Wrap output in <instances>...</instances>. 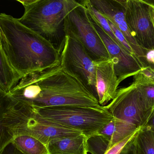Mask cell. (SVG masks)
Segmentation results:
<instances>
[{
    "instance_id": "cell-1",
    "label": "cell",
    "mask_w": 154,
    "mask_h": 154,
    "mask_svg": "<svg viewBox=\"0 0 154 154\" xmlns=\"http://www.w3.org/2000/svg\"><path fill=\"white\" fill-rule=\"evenodd\" d=\"M8 94L16 100L38 108L67 105L103 107L60 65L25 76Z\"/></svg>"
},
{
    "instance_id": "cell-2",
    "label": "cell",
    "mask_w": 154,
    "mask_h": 154,
    "mask_svg": "<svg viewBox=\"0 0 154 154\" xmlns=\"http://www.w3.org/2000/svg\"><path fill=\"white\" fill-rule=\"evenodd\" d=\"M0 30L7 60L22 77L60 64V52L18 19L0 13Z\"/></svg>"
},
{
    "instance_id": "cell-3",
    "label": "cell",
    "mask_w": 154,
    "mask_h": 154,
    "mask_svg": "<svg viewBox=\"0 0 154 154\" xmlns=\"http://www.w3.org/2000/svg\"><path fill=\"white\" fill-rule=\"evenodd\" d=\"M24 11L19 21L41 35L61 52L65 42L67 15L80 5L75 0H17Z\"/></svg>"
},
{
    "instance_id": "cell-4",
    "label": "cell",
    "mask_w": 154,
    "mask_h": 154,
    "mask_svg": "<svg viewBox=\"0 0 154 154\" xmlns=\"http://www.w3.org/2000/svg\"><path fill=\"white\" fill-rule=\"evenodd\" d=\"M10 97V103L5 119V127L12 132L14 137L18 135L30 136L47 146L54 139L74 137L81 134L78 131L45 119L30 105Z\"/></svg>"
},
{
    "instance_id": "cell-5",
    "label": "cell",
    "mask_w": 154,
    "mask_h": 154,
    "mask_svg": "<svg viewBox=\"0 0 154 154\" xmlns=\"http://www.w3.org/2000/svg\"><path fill=\"white\" fill-rule=\"evenodd\" d=\"M32 107L45 119L78 131L88 138L97 134L114 118L105 106L102 108L70 105Z\"/></svg>"
},
{
    "instance_id": "cell-6",
    "label": "cell",
    "mask_w": 154,
    "mask_h": 154,
    "mask_svg": "<svg viewBox=\"0 0 154 154\" xmlns=\"http://www.w3.org/2000/svg\"><path fill=\"white\" fill-rule=\"evenodd\" d=\"M64 29L65 35L69 34L76 38L93 62L110 59L106 48L83 5L81 4L67 15Z\"/></svg>"
},
{
    "instance_id": "cell-7",
    "label": "cell",
    "mask_w": 154,
    "mask_h": 154,
    "mask_svg": "<svg viewBox=\"0 0 154 154\" xmlns=\"http://www.w3.org/2000/svg\"><path fill=\"white\" fill-rule=\"evenodd\" d=\"M60 65L98 100L95 65L80 42L69 34L65 36Z\"/></svg>"
},
{
    "instance_id": "cell-8",
    "label": "cell",
    "mask_w": 154,
    "mask_h": 154,
    "mask_svg": "<svg viewBox=\"0 0 154 154\" xmlns=\"http://www.w3.org/2000/svg\"><path fill=\"white\" fill-rule=\"evenodd\" d=\"M105 108L114 118L141 128L146 124L153 108L145 99L137 83L118 90Z\"/></svg>"
},
{
    "instance_id": "cell-9",
    "label": "cell",
    "mask_w": 154,
    "mask_h": 154,
    "mask_svg": "<svg viewBox=\"0 0 154 154\" xmlns=\"http://www.w3.org/2000/svg\"><path fill=\"white\" fill-rule=\"evenodd\" d=\"M125 18L137 44L148 52L154 51V26L150 5L143 0H126Z\"/></svg>"
},
{
    "instance_id": "cell-10",
    "label": "cell",
    "mask_w": 154,
    "mask_h": 154,
    "mask_svg": "<svg viewBox=\"0 0 154 154\" xmlns=\"http://www.w3.org/2000/svg\"><path fill=\"white\" fill-rule=\"evenodd\" d=\"M99 12L115 24L124 34L134 54L143 68L149 66V52L143 49L137 43L129 30L125 18L126 0H89Z\"/></svg>"
},
{
    "instance_id": "cell-11",
    "label": "cell",
    "mask_w": 154,
    "mask_h": 154,
    "mask_svg": "<svg viewBox=\"0 0 154 154\" xmlns=\"http://www.w3.org/2000/svg\"><path fill=\"white\" fill-rule=\"evenodd\" d=\"M89 15L91 23L103 41L113 61L114 71L119 83L120 84L127 78L137 74L143 68L139 60L135 56L130 55L120 48L100 28L89 14Z\"/></svg>"
},
{
    "instance_id": "cell-12",
    "label": "cell",
    "mask_w": 154,
    "mask_h": 154,
    "mask_svg": "<svg viewBox=\"0 0 154 154\" xmlns=\"http://www.w3.org/2000/svg\"><path fill=\"white\" fill-rule=\"evenodd\" d=\"M93 62L96 67L98 101L104 107L115 98L119 84L111 59Z\"/></svg>"
},
{
    "instance_id": "cell-13",
    "label": "cell",
    "mask_w": 154,
    "mask_h": 154,
    "mask_svg": "<svg viewBox=\"0 0 154 154\" xmlns=\"http://www.w3.org/2000/svg\"><path fill=\"white\" fill-rule=\"evenodd\" d=\"M87 139L81 134L74 137L54 139L47 146L48 154H88Z\"/></svg>"
},
{
    "instance_id": "cell-14",
    "label": "cell",
    "mask_w": 154,
    "mask_h": 154,
    "mask_svg": "<svg viewBox=\"0 0 154 154\" xmlns=\"http://www.w3.org/2000/svg\"><path fill=\"white\" fill-rule=\"evenodd\" d=\"M139 129L135 126L114 118L97 134L107 138L112 147Z\"/></svg>"
},
{
    "instance_id": "cell-15",
    "label": "cell",
    "mask_w": 154,
    "mask_h": 154,
    "mask_svg": "<svg viewBox=\"0 0 154 154\" xmlns=\"http://www.w3.org/2000/svg\"><path fill=\"white\" fill-rule=\"evenodd\" d=\"M22 78L10 65L0 47V90L8 94Z\"/></svg>"
},
{
    "instance_id": "cell-16",
    "label": "cell",
    "mask_w": 154,
    "mask_h": 154,
    "mask_svg": "<svg viewBox=\"0 0 154 154\" xmlns=\"http://www.w3.org/2000/svg\"><path fill=\"white\" fill-rule=\"evenodd\" d=\"M10 101V96L0 90V154L13 143L14 138L12 132L5 127V118Z\"/></svg>"
},
{
    "instance_id": "cell-17",
    "label": "cell",
    "mask_w": 154,
    "mask_h": 154,
    "mask_svg": "<svg viewBox=\"0 0 154 154\" xmlns=\"http://www.w3.org/2000/svg\"><path fill=\"white\" fill-rule=\"evenodd\" d=\"M12 143L23 154H48L47 146L30 136H16Z\"/></svg>"
},
{
    "instance_id": "cell-18",
    "label": "cell",
    "mask_w": 154,
    "mask_h": 154,
    "mask_svg": "<svg viewBox=\"0 0 154 154\" xmlns=\"http://www.w3.org/2000/svg\"><path fill=\"white\" fill-rule=\"evenodd\" d=\"M134 144L136 154H154V133L144 127L140 128Z\"/></svg>"
},
{
    "instance_id": "cell-19",
    "label": "cell",
    "mask_w": 154,
    "mask_h": 154,
    "mask_svg": "<svg viewBox=\"0 0 154 154\" xmlns=\"http://www.w3.org/2000/svg\"><path fill=\"white\" fill-rule=\"evenodd\" d=\"M80 3L86 7L89 14L95 20L100 28L120 48L123 49L121 44L116 38L107 19L102 15V14L99 12L93 5H91L89 0L81 1Z\"/></svg>"
},
{
    "instance_id": "cell-20",
    "label": "cell",
    "mask_w": 154,
    "mask_h": 154,
    "mask_svg": "<svg viewBox=\"0 0 154 154\" xmlns=\"http://www.w3.org/2000/svg\"><path fill=\"white\" fill-rule=\"evenodd\" d=\"M111 148L109 141L101 135L97 134L87 139L88 153L91 154H105Z\"/></svg>"
},
{
    "instance_id": "cell-21",
    "label": "cell",
    "mask_w": 154,
    "mask_h": 154,
    "mask_svg": "<svg viewBox=\"0 0 154 154\" xmlns=\"http://www.w3.org/2000/svg\"><path fill=\"white\" fill-rule=\"evenodd\" d=\"M137 83L146 102L152 108L154 107V83L143 81H134Z\"/></svg>"
},
{
    "instance_id": "cell-22",
    "label": "cell",
    "mask_w": 154,
    "mask_h": 154,
    "mask_svg": "<svg viewBox=\"0 0 154 154\" xmlns=\"http://www.w3.org/2000/svg\"><path fill=\"white\" fill-rule=\"evenodd\" d=\"M108 20L109 25H110V27H111V29H112L116 38L117 40L118 41L119 43L121 44L123 49L125 51L128 52V53H129L130 55L135 56L133 50L131 49V47H130L129 44H128L126 39L125 38L124 34L121 32V31L119 29H118V28L115 24H113L109 20Z\"/></svg>"
},
{
    "instance_id": "cell-23",
    "label": "cell",
    "mask_w": 154,
    "mask_h": 154,
    "mask_svg": "<svg viewBox=\"0 0 154 154\" xmlns=\"http://www.w3.org/2000/svg\"><path fill=\"white\" fill-rule=\"evenodd\" d=\"M134 77V81H143L154 83V69L150 67L143 68Z\"/></svg>"
},
{
    "instance_id": "cell-24",
    "label": "cell",
    "mask_w": 154,
    "mask_h": 154,
    "mask_svg": "<svg viewBox=\"0 0 154 154\" xmlns=\"http://www.w3.org/2000/svg\"><path fill=\"white\" fill-rule=\"evenodd\" d=\"M138 131H137L136 133H135L129 136V137H127L125 139H124V140L121 141V142L117 144L114 146L113 147L109 150L108 152L105 154H119L122 149L125 147V146L135 136Z\"/></svg>"
},
{
    "instance_id": "cell-25",
    "label": "cell",
    "mask_w": 154,
    "mask_h": 154,
    "mask_svg": "<svg viewBox=\"0 0 154 154\" xmlns=\"http://www.w3.org/2000/svg\"><path fill=\"white\" fill-rule=\"evenodd\" d=\"M135 136L125 146L119 154H136L134 144V139Z\"/></svg>"
},
{
    "instance_id": "cell-26",
    "label": "cell",
    "mask_w": 154,
    "mask_h": 154,
    "mask_svg": "<svg viewBox=\"0 0 154 154\" xmlns=\"http://www.w3.org/2000/svg\"><path fill=\"white\" fill-rule=\"evenodd\" d=\"M143 127L146 128V129L154 133V107L153 108L152 113H151L146 124Z\"/></svg>"
},
{
    "instance_id": "cell-27",
    "label": "cell",
    "mask_w": 154,
    "mask_h": 154,
    "mask_svg": "<svg viewBox=\"0 0 154 154\" xmlns=\"http://www.w3.org/2000/svg\"><path fill=\"white\" fill-rule=\"evenodd\" d=\"M147 58L149 66L152 67L154 69V55H151L148 54Z\"/></svg>"
},
{
    "instance_id": "cell-28",
    "label": "cell",
    "mask_w": 154,
    "mask_h": 154,
    "mask_svg": "<svg viewBox=\"0 0 154 154\" xmlns=\"http://www.w3.org/2000/svg\"><path fill=\"white\" fill-rule=\"evenodd\" d=\"M150 6V12H151V16H152V20L154 26V6Z\"/></svg>"
},
{
    "instance_id": "cell-29",
    "label": "cell",
    "mask_w": 154,
    "mask_h": 154,
    "mask_svg": "<svg viewBox=\"0 0 154 154\" xmlns=\"http://www.w3.org/2000/svg\"><path fill=\"white\" fill-rule=\"evenodd\" d=\"M2 33H1V30H0V47L2 49Z\"/></svg>"
}]
</instances>
